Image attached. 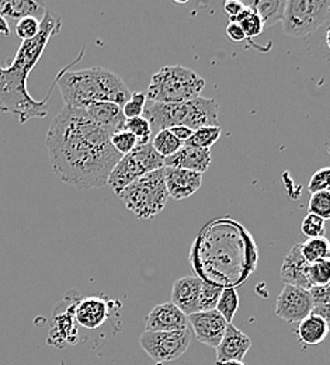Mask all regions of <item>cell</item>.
<instances>
[{
  "mask_svg": "<svg viewBox=\"0 0 330 365\" xmlns=\"http://www.w3.org/2000/svg\"><path fill=\"white\" fill-rule=\"evenodd\" d=\"M220 106L214 98L197 97L186 103L162 104L153 103L145 107L143 117L149 121L152 135L176 125H185L195 131L204 127H220Z\"/></svg>",
  "mask_w": 330,
  "mask_h": 365,
  "instance_id": "obj_4",
  "label": "cell"
},
{
  "mask_svg": "<svg viewBox=\"0 0 330 365\" xmlns=\"http://www.w3.org/2000/svg\"><path fill=\"white\" fill-rule=\"evenodd\" d=\"M47 149L53 175L76 190L107 185L113 169L123 158L114 149L111 135L83 108L68 106L48 128Z\"/></svg>",
  "mask_w": 330,
  "mask_h": 365,
  "instance_id": "obj_1",
  "label": "cell"
},
{
  "mask_svg": "<svg viewBox=\"0 0 330 365\" xmlns=\"http://www.w3.org/2000/svg\"><path fill=\"white\" fill-rule=\"evenodd\" d=\"M252 347V340L247 334L239 330L232 323L227 326V331L215 349L217 351V361L227 363V361H242L247 351Z\"/></svg>",
  "mask_w": 330,
  "mask_h": 365,
  "instance_id": "obj_18",
  "label": "cell"
},
{
  "mask_svg": "<svg viewBox=\"0 0 330 365\" xmlns=\"http://www.w3.org/2000/svg\"><path fill=\"white\" fill-rule=\"evenodd\" d=\"M221 127H204L200 130H195L189 140L185 143L186 146H194V148H204L211 149L214 143L221 137Z\"/></svg>",
  "mask_w": 330,
  "mask_h": 365,
  "instance_id": "obj_28",
  "label": "cell"
},
{
  "mask_svg": "<svg viewBox=\"0 0 330 365\" xmlns=\"http://www.w3.org/2000/svg\"><path fill=\"white\" fill-rule=\"evenodd\" d=\"M150 143H152L153 149L163 159L173 156L175 153H177L185 146V143L180 142L169 130H163V131H159L158 134H155L152 140H150Z\"/></svg>",
  "mask_w": 330,
  "mask_h": 365,
  "instance_id": "obj_24",
  "label": "cell"
},
{
  "mask_svg": "<svg viewBox=\"0 0 330 365\" xmlns=\"http://www.w3.org/2000/svg\"><path fill=\"white\" fill-rule=\"evenodd\" d=\"M189 329V318L172 301L155 307L145 318V331H180Z\"/></svg>",
  "mask_w": 330,
  "mask_h": 365,
  "instance_id": "obj_13",
  "label": "cell"
},
{
  "mask_svg": "<svg viewBox=\"0 0 330 365\" xmlns=\"http://www.w3.org/2000/svg\"><path fill=\"white\" fill-rule=\"evenodd\" d=\"M314 315L319 317L321 319L324 320L326 323V327L330 331V304L328 305H318V307H314V311H312Z\"/></svg>",
  "mask_w": 330,
  "mask_h": 365,
  "instance_id": "obj_42",
  "label": "cell"
},
{
  "mask_svg": "<svg viewBox=\"0 0 330 365\" xmlns=\"http://www.w3.org/2000/svg\"><path fill=\"white\" fill-rule=\"evenodd\" d=\"M165 182L169 197L180 201L194 195L200 190L202 175L179 168H165Z\"/></svg>",
  "mask_w": 330,
  "mask_h": 365,
  "instance_id": "obj_15",
  "label": "cell"
},
{
  "mask_svg": "<svg viewBox=\"0 0 330 365\" xmlns=\"http://www.w3.org/2000/svg\"><path fill=\"white\" fill-rule=\"evenodd\" d=\"M246 4L242 1H236V0H228L224 4V11L230 19V23H235L236 17L244 10Z\"/></svg>",
  "mask_w": 330,
  "mask_h": 365,
  "instance_id": "obj_39",
  "label": "cell"
},
{
  "mask_svg": "<svg viewBox=\"0 0 330 365\" xmlns=\"http://www.w3.org/2000/svg\"><path fill=\"white\" fill-rule=\"evenodd\" d=\"M202 281L198 277H183L175 281L172 288V302L185 314L192 315L198 312V298Z\"/></svg>",
  "mask_w": 330,
  "mask_h": 365,
  "instance_id": "obj_19",
  "label": "cell"
},
{
  "mask_svg": "<svg viewBox=\"0 0 330 365\" xmlns=\"http://www.w3.org/2000/svg\"><path fill=\"white\" fill-rule=\"evenodd\" d=\"M215 365H244L243 361H227V363H215Z\"/></svg>",
  "mask_w": 330,
  "mask_h": 365,
  "instance_id": "obj_44",
  "label": "cell"
},
{
  "mask_svg": "<svg viewBox=\"0 0 330 365\" xmlns=\"http://www.w3.org/2000/svg\"><path fill=\"white\" fill-rule=\"evenodd\" d=\"M302 233L308 237V239H314V237H322L325 235V221L314 214H308L301 225Z\"/></svg>",
  "mask_w": 330,
  "mask_h": 365,
  "instance_id": "obj_36",
  "label": "cell"
},
{
  "mask_svg": "<svg viewBox=\"0 0 330 365\" xmlns=\"http://www.w3.org/2000/svg\"><path fill=\"white\" fill-rule=\"evenodd\" d=\"M328 333H329V330L326 327V323L314 314H311L305 319L301 320L298 323V329H297L298 340L305 346L321 344L326 339Z\"/></svg>",
  "mask_w": 330,
  "mask_h": 365,
  "instance_id": "obj_22",
  "label": "cell"
},
{
  "mask_svg": "<svg viewBox=\"0 0 330 365\" xmlns=\"http://www.w3.org/2000/svg\"><path fill=\"white\" fill-rule=\"evenodd\" d=\"M56 85L65 106L83 110L97 101H111L123 107L133 94L121 76L101 66L72 72L63 69Z\"/></svg>",
  "mask_w": 330,
  "mask_h": 365,
  "instance_id": "obj_2",
  "label": "cell"
},
{
  "mask_svg": "<svg viewBox=\"0 0 330 365\" xmlns=\"http://www.w3.org/2000/svg\"><path fill=\"white\" fill-rule=\"evenodd\" d=\"M85 111L100 128L107 131L111 137L124 130L127 118L123 113V107L115 103L97 101L88 106Z\"/></svg>",
  "mask_w": 330,
  "mask_h": 365,
  "instance_id": "obj_17",
  "label": "cell"
},
{
  "mask_svg": "<svg viewBox=\"0 0 330 365\" xmlns=\"http://www.w3.org/2000/svg\"><path fill=\"white\" fill-rule=\"evenodd\" d=\"M66 299H68V305L65 307L63 311L59 307L55 308L52 327L48 334V344L61 346L62 343H72L71 339L76 341L75 337L78 334V329L75 326L76 320H75L73 312H75V304L79 298L75 294V291H72L71 294L66 295Z\"/></svg>",
  "mask_w": 330,
  "mask_h": 365,
  "instance_id": "obj_12",
  "label": "cell"
},
{
  "mask_svg": "<svg viewBox=\"0 0 330 365\" xmlns=\"http://www.w3.org/2000/svg\"><path fill=\"white\" fill-rule=\"evenodd\" d=\"M118 197L137 218L150 220L167 204L169 192L165 182V168L150 172L124 188Z\"/></svg>",
  "mask_w": 330,
  "mask_h": 365,
  "instance_id": "obj_6",
  "label": "cell"
},
{
  "mask_svg": "<svg viewBox=\"0 0 330 365\" xmlns=\"http://www.w3.org/2000/svg\"><path fill=\"white\" fill-rule=\"evenodd\" d=\"M309 214H314L324 221L330 220V192L328 191H318L311 195L308 204Z\"/></svg>",
  "mask_w": 330,
  "mask_h": 365,
  "instance_id": "obj_31",
  "label": "cell"
},
{
  "mask_svg": "<svg viewBox=\"0 0 330 365\" xmlns=\"http://www.w3.org/2000/svg\"><path fill=\"white\" fill-rule=\"evenodd\" d=\"M40 30H41V21L36 17H24L19 20L16 26L17 37L21 38L23 41L34 38L40 33Z\"/></svg>",
  "mask_w": 330,
  "mask_h": 365,
  "instance_id": "obj_34",
  "label": "cell"
},
{
  "mask_svg": "<svg viewBox=\"0 0 330 365\" xmlns=\"http://www.w3.org/2000/svg\"><path fill=\"white\" fill-rule=\"evenodd\" d=\"M309 281L312 287L330 284V262L328 259L309 264Z\"/></svg>",
  "mask_w": 330,
  "mask_h": 365,
  "instance_id": "obj_33",
  "label": "cell"
},
{
  "mask_svg": "<svg viewBox=\"0 0 330 365\" xmlns=\"http://www.w3.org/2000/svg\"><path fill=\"white\" fill-rule=\"evenodd\" d=\"M187 318L195 339L200 343L212 349H217L220 346L227 331V326L230 324L220 315L217 309L210 312H195Z\"/></svg>",
  "mask_w": 330,
  "mask_h": 365,
  "instance_id": "obj_11",
  "label": "cell"
},
{
  "mask_svg": "<svg viewBox=\"0 0 330 365\" xmlns=\"http://www.w3.org/2000/svg\"><path fill=\"white\" fill-rule=\"evenodd\" d=\"M237 309H239L237 292L234 288L224 289L221 294V298L218 301V305H217V311L220 312V315L228 323H232Z\"/></svg>",
  "mask_w": 330,
  "mask_h": 365,
  "instance_id": "obj_29",
  "label": "cell"
},
{
  "mask_svg": "<svg viewBox=\"0 0 330 365\" xmlns=\"http://www.w3.org/2000/svg\"><path fill=\"white\" fill-rule=\"evenodd\" d=\"M260 16L264 27H270L277 21H283L285 0H256L249 4Z\"/></svg>",
  "mask_w": 330,
  "mask_h": 365,
  "instance_id": "obj_23",
  "label": "cell"
},
{
  "mask_svg": "<svg viewBox=\"0 0 330 365\" xmlns=\"http://www.w3.org/2000/svg\"><path fill=\"white\" fill-rule=\"evenodd\" d=\"M47 10L37 1L30 0H0V16L13 20H21L24 17H36L40 21L46 17Z\"/></svg>",
  "mask_w": 330,
  "mask_h": 365,
  "instance_id": "obj_21",
  "label": "cell"
},
{
  "mask_svg": "<svg viewBox=\"0 0 330 365\" xmlns=\"http://www.w3.org/2000/svg\"><path fill=\"white\" fill-rule=\"evenodd\" d=\"M329 19V0H288L284 13V33L292 38H305Z\"/></svg>",
  "mask_w": 330,
  "mask_h": 365,
  "instance_id": "obj_8",
  "label": "cell"
},
{
  "mask_svg": "<svg viewBox=\"0 0 330 365\" xmlns=\"http://www.w3.org/2000/svg\"><path fill=\"white\" fill-rule=\"evenodd\" d=\"M309 191L318 192V191H329L330 190V168H324L318 170L309 180L308 184Z\"/></svg>",
  "mask_w": 330,
  "mask_h": 365,
  "instance_id": "obj_37",
  "label": "cell"
},
{
  "mask_svg": "<svg viewBox=\"0 0 330 365\" xmlns=\"http://www.w3.org/2000/svg\"><path fill=\"white\" fill-rule=\"evenodd\" d=\"M325 40H326V46L330 49V27L329 30L326 31V38H325Z\"/></svg>",
  "mask_w": 330,
  "mask_h": 365,
  "instance_id": "obj_45",
  "label": "cell"
},
{
  "mask_svg": "<svg viewBox=\"0 0 330 365\" xmlns=\"http://www.w3.org/2000/svg\"><path fill=\"white\" fill-rule=\"evenodd\" d=\"M225 33H227V37H228L231 41H234V43H242V41L246 40V36H244L242 27H240L237 23H230V24L227 26Z\"/></svg>",
  "mask_w": 330,
  "mask_h": 365,
  "instance_id": "obj_40",
  "label": "cell"
},
{
  "mask_svg": "<svg viewBox=\"0 0 330 365\" xmlns=\"http://www.w3.org/2000/svg\"><path fill=\"white\" fill-rule=\"evenodd\" d=\"M163 168L165 159L153 149L152 143L141 145L120 159L108 178L107 185L118 195L142 176Z\"/></svg>",
  "mask_w": 330,
  "mask_h": 365,
  "instance_id": "obj_7",
  "label": "cell"
},
{
  "mask_svg": "<svg viewBox=\"0 0 330 365\" xmlns=\"http://www.w3.org/2000/svg\"><path fill=\"white\" fill-rule=\"evenodd\" d=\"M111 302L101 295L79 298L75 304V320L85 329H97L110 317Z\"/></svg>",
  "mask_w": 330,
  "mask_h": 365,
  "instance_id": "obj_14",
  "label": "cell"
},
{
  "mask_svg": "<svg viewBox=\"0 0 330 365\" xmlns=\"http://www.w3.org/2000/svg\"><path fill=\"white\" fill-rule=\"evenodd\" d=\"M282 279L285 285H294L308 291L312 288L309 281V263L302 255L301 243L292 246L285 256L282 266Z\"/></svg>",
  "mask_w": 330,
  "mask_h": 365,
  "instance_id": "obj_16",
  "label": "cell"
},
{
  "mask_svg": "<svg viewBox=\"0 0 330 365\" xmlns=\"http://www.w3.org/2000/svg\"><path fill=\"white\" fill-rule=\"evenodd\" d=\"M191 339L192 331L190 329L180 331H143L140 344L150 360L165 364L180 359L187 351Z\"/></svg>",
  "mask_w": 330,
  "mask_h": 365,
  "instance_id": "obj_9",
  "label": "cell"
},
{
  "mask_svg": "<svg viewBox=\"0 0 330 365\" xmlns=\"http://www.w3.org/2000/svg\"><path fill=\"white\" fill-rule=\"evenodd\" d=\"M301 250L305 260L309 264H312L315 262H319L328 257V253L330 252L329 240L324 236L308 239L306 242L301 243Z\"/></svg>",
  "mask_w": 330,
  "mask_h": 365,
  "instance_id": "obj_26",
  "label": "cell"
},
{
  "mask_svg": "<svg viewBox=\"0 0 330 365\" xmlns=\"http://www.w3.org/2000/svg\"><path fill=\"white\" fill-rule=\"evenodd\" d=\"M111 143L114 146V149L121 155H128L130 152H133L137 146H138V140L134 137L131 133L128 131H120L117 134H114L111 137Z\"/></svg>",
  "mask_w": 330,
  "mask_h": 365,
  "instance_id": "obj_35",
  "label": "cell"
},
{
  "mask_svg": "<svg viewBox=\"0 0 330 365\" xmlns=\"http://www.w3.org/2000/svg\"><path fill=\"white\" fill-rule=\"evenodd\" d=\"M146 93L135 91L131 94V98L123 106V113L127 120L143 117L145 107H146Z\"/></svg>",
  "mask_w": 330,
  "mask_h": 365,
  "instance_id": "obj_32",
  "label": "cell"
},
{
  "mask_svg": "<svg viewBox=\"0 0 330 365\" xmlns=\"http://www.w3.org/2000/svg\"><path fill=\"white\" fill-rule=\"evenodd\" d=\"M328 192H330V190H329V191H328Z\"/></svg>",
  "mask_w": 330,
  "mask_h": 365,
  "instance_id": "obj_47",
  "label": "cell"
},
{
  "mask_svg": "<svg viewBox=\"0 0 330 365\" xmlns=\"http://www.w3.org/2000/svg\"><path fill=\"white\" fill-rule=\"evenodd\" d=\"M0 34L3 36H9L10 34V30H9V26L6 23V20L0 16Z\"/></svg>",
  "mask_w": 330,
  "mask_h": 365,
  "instance_id": "obj_43",
  "label": "cell"
},
{
  "mask_svg": "<svg viewBox=\"0 0 330 365\" xmlns=\"http://www.w3.org/2000/svg\"><path fill=\"white\" fill-rule=\"evenodd\" d=\"M211 165V149L183 146L177 153L165 159V168H179L204 175Z\"/></svg>",
  "mask_w": 330,
  "mask_h": 365,
  "instance_id": "obj_20",
  "label": "cell"
},
{
  "mask_svg": "<svg viewBox=\"0 0 330 365\" xmlns=\"http://www.w3.org/2000/svg\"><path fill=\"white\" fill-rule=\"evenodd\" d=\"M309 295L312 298L314 307L328 305V304H330V284L312 287L309 289Z\"/></svg>",
  "mask_w": 330,
  "mask_h": 365,
  "instance_id": "obj_38",
  "label": "cell"
},
{
  "mask_svg": "<svg viewBox=\"0 0 330 365\" xmlns=\"http://www.w3.org/2000/svg\"><path fill=\"white\" fill-rule=\"evenodd\" d=\"M36 68L31 62L16 55L9 68L0 66V113L11 114L20 124L48 114V93L44 100H34L27 91V78Z\"/></svg>",
  "mask_w": 330,
  "mask_h": 365,
  "instance_id": "obj_3",
  "label": "cell"
},
{
  "mask_svg": "<svg viewBox=\"0 0 330 365\" xmlns=\"http://www.w3.org/2000/svg\"><path fill=\"white\" fill-rule=\"evenodd\" d=\"M222 291H224L222 287L202 281L201 292H200V298H198V312L215 311Z\"/></svg>",
  "mask_w": 330,
  "mask_h": 365,
  "instance_id": "obj_27",
  "label": "cell"
},
{
  "mask_svg": "<svg viewBox=\"0 0 330 365\" xmlns=\"http://www.w3.org/2000/svg\"><path fill=\"white\" fill-rule=\"evenodd\" d=\"M326 259H328V260H329V262H330V252H329V253H328V257H326Z\"/></svg>",
  "mask_w": 330,
  "mask_h": 365,
  "instance_id": "obj_46",
  "label": "cell"
},
{
  "mask_svg": "<svg viewBox=\"0 0 330 365\" xmlns=\"http://www.w3.org/2000/svg\"><path fill=\"white\" fill-rule=\"evenodd\" d=\"M124 131L131 133L138 140V146L150 143L152 140V128L149 121L145 117L130 118L124 124Z\"/></svg>",
  "mask_w": 330,
  "mask_h": 365,
  "instance_id": "obj_30",
  "label": "cell"
},
{
  "mask_svg": "<svg viewBox=\"0 0 330 365\" xmlns=\"http://www.w3.org/2000/svg\"><path fill=\"white\" fill-rule=\"evenodd\" d=\"M314 311V302L308 289L284 285L276 302V315L287 323H299Z\"/></svg>",
  "mask_w": 330,
  "mask_h": 365,
  "instance_id": "obj_10",
  "label": "cell"
},
{
  "mask_svg": "<svg viewBox=\"0 0 330 365\" xmlns=\"http://www.w3.org/2000/svg\"><path fill=\"white\" fill-rule=\"evenodd\" d=\"M235 23H237L242 27L246 38L257 37L264 30V24L262 21L260 16L249 4H246L244 10L236 17Z\"/></svg>",
  "mask_w": 330,
  "mask_h": 365,
  "instance_id": "obj_25",
  "label": "cell"
},
{
  "mask_svg": "<svg viewBox=\"0 0 330 365\" xmlns=\"http://www.w3.org/2000/svg\"><path fill=\"white\" fill-rule=\"evenodd\" d=\"M205 79L186 66H163L150 79L146 97L153 103L179 104L200 97Z\"/></svg>",
  "mask_w": 330,
  "mask_h": 365,
  "instance_id": "obj_5",
  "label": "cell"
},
{
  "mask_svg": "<svg viewBox=\"0 0 330 365\" xmlns=\"http://www.w3.org/2000/svg\"><path fill=\"white\" fill-rule=\"evenodd\" d=\"M175 137L177 138L180 142H183V143H186L187 140H189L191 135H192V130H190L187 127H185V125H176V127H172L170 130H169Z\"/></svg>",
  "mask_w": 330,
  "mask_h": 365,
  "instance_id": "obj_41",
  "label": "cell"
}]
</instances>
